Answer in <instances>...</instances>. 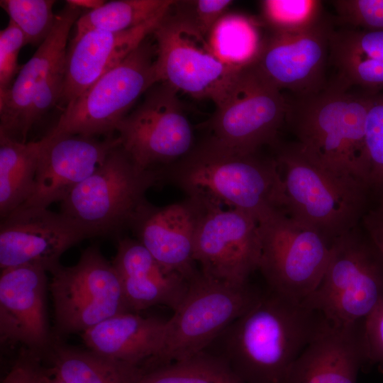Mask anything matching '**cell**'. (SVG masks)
<instances>
[{
	"label": "cell",
	"mask_w": 383,
	"mask_h": 383,
	"mask_svg": "<svg viewBox=\"0 0 383 383\" xmlns=\"http://www.w3.org/2000/svg\"><path fill=\"white\" fill-rule=\"evenodd\" d=\"M53 0H1L0 5L23 33L28 44L39 45L52 30Z\"/></svg>",
	"instance_id": "cell-31"
},
{
	"label": "cell",
	"mask_w": 383,
	"mask_h": 383,
	"mask_svg": "<svg viewBox=\"0 0 383 383\" xmlns=\"http://www.w3.org/2000/svg\"><path fill=\"white\" fill-rule=\"evenodd\" d=\"M50 370H45L40 355L25 348L1 383H45Z\"/></svg>",
	"instance_id": "cell-38"
},
{
	"label": "cell",
	"mask_w": 383,
	"mask_h": 383,
	"mask_svg": "<svg viewBox=\"0 0 383 383\" xmlns=\"http://www.w3.org/2000/svg\"><path fill=\"white\" fill-rule=\"evenodd\" d=\"M262 23L242 14L226 13L207 38L213 54L223 62L243 68L257 60L265 38L261 36Z\"/></svg>",
	"instance_id": "cell-27"
},
{
	"label": "cell",
	"mask_w": 383,
	"mask_h": 383,
	"mask_svg": "<svg viewBox=\"0 0 383 383\" xmlns=\"http://www.w3.org/2000/svg\"><path fill=\"white\" fill-rule=\"evenodd\" d=\"M323 321L303 302L270 291L216 338L219 356L243 383H284Z\"/></svg>",
	"instance_id": "cell-2"
},
{
	"label": "cell",
	"mask_w": 383,
	"mask_h": 383,
	"mask_svg": "<svg viewBox=\"0 0 383 383\" xmlns=\"http://www.w3.org/2000/svg\"><path fill=\"white\" fill-rule=\"evenodd\" d=\"M112 263L130 312L157 305L174 311L188 290L189 281L184 276L163 266L136 239H119Z\"/></svg>",
	"instance_id": "cell-23"
},
{
	"label": "cell",
	"mask_w": 383,
	"mask_h": 383,
	"mask_svg": "<svg viewBox=\"0 0 383 383\" xmlns=\"http://www.w3.org/2000/svg\"><path fill=\"white\" fill-rule=\"evenodd\" d=\"M201 202L204 211L194 243L201 272L234 284L249 283L260 262L258 222L244 211Z\"/></svg>",
	"instance_id": "cell-15"
},
{
	"label": "cell",
	"mask_w": 383,
	"mask_h": 383,
	"mask_svg": "<svg viewBox=\"0 0 383 383\" xmlns=\"http://www.w3.org/2000/svg\"><path fill=\"white\" fill-rule=\"evenodd\" d=\"M173 0H117L82 14L76 22V34L89 30H126L165 14Z\"/></svg>",
	"instance_id": "cell-28"
},
{
	"label": "cell",
	"mask_w": 383,
	"mask_h": 383,
	"mask_svg": "<svg viewBox=\"0 0 383 383\" xmlns=\"http://www.w3.org/2000/svg\"><path fill=\"white\" fill-rule=\"evenodd\" d=\"M338 71L336 83L349 89L359 86L375 92L383 87V60L346 57L332 60Z\"/></svg>",
	"instance_id": "cell-35"
},
{
	"label": "cell",
	"mask_w": 383,
	"mask_h": 383,
	"mask_svg": "<svg viewBox=\"0 0 383 383\" xmlns=\"http://www.w3.org/2000/svg\"><path fill=\"white\" fill-rule=\"evenodd\" d=\"M206 123L208 138L243 152L274 147L286 123L289 99L255 65L239 70Z\"/></svg>",
	"instance_id": "cell-10"
},
{
	"label": "cell",
	"mask_w": 383,
	"mask_h": 383,
	"mask_svg": "<svg viewBox=\"0 0 383 383\" xmlns=\"http://www.w3.org/2000/svg\"><path fill=\"white\" fill-rule=\"evenodd\" d=\"M152 43L148 37L122 62L65 108L50 132L96 138L113 135L140 96L160 82Z\"/></svg>",
	"instance_id": "cell-9"
},
{
	"label": "cell",
	"mask_w": 383,
	"mask_h": 383,
	"mask_svg": "<svg viewBox=\"0 0 383 383\" xmlns=\"http://www.w3.org/2000/svg\"><path fill=\"white\" fill-rule=\"evenodd\" d=\"M362 324L339 326L324 319L284 383H356L365 360Z\"/></svg>",
	"instance_id": "cell-22"
},
{
	"label": "cell",
	"mask_w": 383,
	"mask_h": 383,
	"mask_svg": "<svg viewBox=\"0 0 383 383\" xmlns=\"http://www.w3.org/2000/svg\"><path fill=\"white\" fill-rule=\"evenodd\" d=\"M41 142L34 189L20 207L48 208L54 202H61L121 144L118 136L99 140L50 131Z\"/></svg>",
	"instance_id": "cell-17"
},
{
	"label": "cell",
	"mask_w": 383,
	"mask_h": 383,
	"mask_svg": "<svg viewBox=\"0 0 383 383\" xmlns=\"http://www.w3.org/2000/svg\"><path fill=\"white\" fill-rule=\"evenodd\" d=\"M50 372L64 383H136L145 370L133 365L82 350L53 343L49 350Z\"/></svg>",
	"instance_id": "cell-25"
},
{
	"label": "cell",
	"mask_w": 383,
	"mask_h": 383,
	"mask_svg": "<svg viewBox=\"0 0 383 383\" xmlns=\"http://www.w3.org/2000/svg\"><path fill=\"white\" fill-rule=\"evenodd\" d=\"M26 44L22 30L9 20L7 26L0 31V94L10 89L21 70L18 57Z\"/></svg>",
	"instance_id": "cell-37"
},
{
	"label": "cell",
	"mask_w": 383,
	"mask_h": 383,
	"mask_svg": "<svg viewBox=\"0 0 383 383\" xmlns=\"http://www.w3.org/2000/svg\"><path fill=\"white\" fill-rule=\"evenodd\" d=\"M166 321L125 312L82 333L88 349L119 361L141 366L158 353Z\"/></svg>",
	"instance_id": "cell-24"
},
{
	"label": "cell",
	"mask_w": 383,
	"mask_h": 383,
	"mask_svg": "<svg viewBox=\"0 0 383 383\" xmlns=\"http://www.w3.org/2000/svg\"><path fill=\"white\" fill-rule=\"evenodd\" d=\"M166 13L126 30H89L75 35L67 52L59 104L66 108L101 76L122 62L152 35Z\"/></svg>",
	"instance_id": "cell-21"
},
{
	"label": "cell",
	"mask_w": 383,
	"mask_h": 383,
	"mask_svg": "<svg viewBox=\"0 0 383 383\" xmlns=\"http://www.w3.org/2000/svg\"><path fill=\"white\" fill-rule=\"evenodd\" d=\"M45 383H64V382L57 376L53 374L50 372V374L47 378Z\"/></svg>",
	"instance_id": "cell-42"
},
{
	"label": "cell",
	"mask_w": 383,
	"mask_h": 383,
	"mask_svg": "<svg viewBox=\"0 0 383 383\" xmlns=\"http://www.w3.org/2000/svg\"><path fill=\"white\" fill-rule=\"evenodd\" d=\"M382 301L383 257L358 225L333 243L323 278L303 303L328 322L350 326Z\"/></svg>",
	"instance_id": "cell-5"
},
{
	"label": "cell",
	"mask_w": 383,
	"mask_h": 383,
	"mask_svg": "<svg viewBox=\"0 0 383 383\" xmlns=\"http://www.w3.org/2000/svg\"><path fill=\"white\" fill-rule=\"evenodd\" d=\"M362 338L365 360L383 362V301L362 322Z\"/></svg>",
	"instance_id": "cell-39"
},
{
	"label": "cell",
	"mask_w": 383,
	"mask_h": 383,
	"mask_svg": "<svg viewBox=\"0 0 383 383\" xmlns=\"http://www.w3.org/2000/svg\"><path fill=\"white\" fill-rule=\"evenodd\" d=\"M66 3L80 9L93 11L101 7L106 1L104 0H67Z\"/></svg>",
	"instance_id": "cell-41"
},
{
	"label": "cell",
	"mask_w": 383,
	"mask_h": 383,
	"mask_svg": "<svg viewBox=\"0 0 383 383\" xmlns=\"http://www.w3.org/2000/svg\"><path fill=\"white\" fill-rule=\"evenodd\" d=\"M262 294L249 283L234 284L202 274L189 280L185 296L166 321L157 355L146 370L204 351L234 321L250 309Z\"/></svg>",
	"instance_id": "cell-6"
},
{
	"label": "cell",
	"mask_w": 383,
	"mask_h": 383,
	"mask_svg": "<svg viewBox=\"0 0 383 383\" xmlns=\"http://www.w3.org/2000/svg\"><path fill=\"white\" fill-rule=\"evenodd\" d=\"M274 148L288 216L317 231L331 245L361 223L370 189L366 184L328 172L296 142Z\"/></svg>",
	"instance_id": "cell-4"
},
{
	"label": "cell",
	"mask_w": 383,
	"mask_h": 383,
	"mask_svg": "<svg viewBox=\"0 0 383 383\" xmlns=\"http://www.w3.org/2000/svg\"><path fill=\"white\" fill-rule=\"evenodd\" d=\"M152 35L160 82L196 99L217 104L241 69L219 60L207 40L174 17L170 9Z\"/></svg>",
	"instance_id": "cell-14"
},
{
	"label": "cell",
	"mask_w": 383,
	"mask_h": 383,
	"mask_svg": "<svg viewBox=\"0 0 383 383\" xmlns=\"http://www.w3.org/2000/svg\"><path fill=\"white\" fill-rule=\"evenodd\" d=\"M260 4L262 23L271 33L302 32L323 19L321 1L264 0Z\"/></svg>",
	"instance_id": "cell-30"
},
{
	"label": "cell",
	"mask_w": 383,
	"mask_h": 383,
	"mask_svg": "<svg viewBox=\"0 0 383 383\" xmlns=\"http://www.w3.org/2000/svg\"><path fill=\"white\" fill-rule=\"evenodd\" d=\"M46 270L26 265L1 270L0 337L41 354L52 341L47 314Z\"/></svg>",
	"instance_id": "cell-19"
},
{
	"label": "cell",
	"mask_w": 383,
	"mask_h": 383,
	"mask_svg": "<svg viewBox=\"0 0 383 383\" xmlns=\"http://www.w3.org/2000/svg\"><path fill=\"white\" fill-rule=\"evenodd\" d=\"M259 269L270 291L303 302L318 287L332 245L317 231L280 212L260 222Z\"/></svg>",
	"instance_id": "cell-11"
},
{
	"label": "cell",
	"mask_w": 383,
	"mask_h": 383,
	"mask_svg": "<svg viewBox=\"0 0 383 383\" xmlns=\"http://www.w3.org/2000/svg\"><path fill=\"white\" fill-rule=\"evenodd\" d=\"M365 147L368 185L383 191V93L370 92Z\"/></svg>",
	"instance_id": "cell-33"
},
{
	"label": "cell",
	"mask_w": 383,
	"mask_h": 383,
	"mask_svg": "<svg viewBox=\"0 0 383 383\" xmlns=\"http://www.w3.org/2000/svg\"><path fill=\"white\" fill-rule=\"evenodd\" d=\"M82 9L66 3L56 15L52 30L16 77L11 87L0 94V133L26 143L32 128L62 96L67 44L72 26Z\"/></svg>",
	"instance_id": "cell-8"
},
{
	"label": "cell",
	"mask_w": 383,
	"mask_h": 383,
	"mask_svg": "<svg viewBox=\"0 0 383 383\" xmlns=\"http://www.w3.org/2000/svg\"><path fill=\"white\" fill-rule=\"evenodd\" d=\"M332 29L324 18L313 28L296 33H271L254 63L278 89L294 96L323 89Z\"/></svg>",
	"instance_id": "cell-18"
},
{
	"label": "cell",
	"mask_w": 383,
	"mask_h": 383,
	"mask_svg": "<svg viewBox=\"0 0 383 383\" xmlns=\"http://www.w3.org/2000/svg\"><path fill=\"white\" fill-rule=\"evenodd\" d=\"M338 20L351 28L383 30V0L331 1Z\"/></svg>",
	"instance_id": "cell-36"
},
{
	"label": "cell",
	"mask_w": 383,
	"mask_h": 383,
	"mask_svg": "<svg viewBox=\"0 0 383 383\" xmlns=\"http://www.w3.org/2000/svg\"><path fill=\"white\" fill-rule=\"evenodd\" d=\"M361 223L383 257V199L376 207L367 211Z\"/></svg>",
	"instance_id": "cell-40"
},
{
	"label": "cell",
	"mask_w": 383,
	"mask_h": 383,
	"mask_svg": "<svg viewBox=\"0 0 383 383\" xmlns=\"http://www.w3.org/2000/svg\"><path fill=\"white\" fill-rule=\"evenodd\" d=\"M369 101L370 92L352 93L335 82L315 94L289 100L286 123L312 161L370 188L365 147Z\"/></svg>",
	"instance_id": "cell-3"
},
{
	"label": "cell",
	"mask_w": 383,
	"mask_h": 383,
	"mask_svg": "<svg viewBox=\"0 0 383 383\" xmlns=\"http://www.w3.org/2000/svg\"><path fill=\"white\" fill-rule=\"evenodd\" d=\"M41 139L23 143L0 133V215L23 205L35 186Z\"/></svg>",
	"instance_id": "cell-26"
},
{
	"label": "cell",
	"mask_w": 383,
	"mask_h": 383,
	"mask_svg": "<svg viewBox=\"0 0 383 383\" xmlns=\"http://www.w3.org/2000/svg\"><path fill=\"white\" fill-rule=\"evenodd\" d=\"M50 274L55 326L60 335L82 333L130 312L119 274L97 245L86 248L75 265H60Z\"/></svg>",
	"instance_id": "cell-12"
},
{
	"label": "cell",
	"mask_w": 383,
	"mask_h": 383,
	"mask_svg": "<svg viewBox=\"0 0 383 383\" xmlns=\"http://www.w3.org/2000/svg\"><path fill=\"white\" fill-rule=\"evenodd\" d=\"M331 59L363 57L383 60V30L343 28L332 30Z\"/></svg>",
	"instance_id": "cell-32"
},
{
	"label": "cell",
	"mask_w": 383,
	"mask_h": 383,
	"mask_svg": "<svg viewBox=\"0 0 383 383\" xmlns=\"http://www.w3.org/2000/svg\"><path fill=\"white\" fill-rule=\"evenodd\" d=\"M87 238L86 232L61 212L19 207L1 219V270L33 265L51 272L65 251Z\"/></svg>",
	"instance_id": "cell-16"
},
{
	"label": "cell",
	"mask_w": 383,
	"mask_h": 383,
	"mask_svg": "<svg viewBox=\"0 0 383 383\" xmlns=\"http://www.w3.org/2000/svg\"><path fill=\"white\" fill-rule=\"evenodd\" d=\"M188 197L235 209L258 223L286 211V199L274 155L243 152L206 138L184 157L159 170Z\"/></svg>",
	"instance_id": "cell-1"
},
{
	"label": "cell",
	"mask_w": 383,
	"mask_h": 383,
	"mask_svg": "<svg viewBox=\"0 0 383 383\" xmlns=\"http://www.w3.org/2000/svg\"><path fill=\"white\" fill-rule=\"evenodd\" d=\"M204 211V204L189 197L165 206H154L146 200L128 227L159 262L189 281L198 272L194 243Z\"/></svg>",
	"instance_id": "cell-20"
},
{
	"label": "cell",
	"mask_w": 383,
	"mask_h": 383,
	"mask_svg": "<svg viewBox=\"0 0 383 383\" xmlns=\"http://www.w3.org/2000/svg\"><path fill=\"white\" fill-rule=\"evenodd\" d=\"M178 92L165 82L155 84L117 126L121 146L142 170H160L194 146L193 129Z\"/></svg>",
	"instance_id": "cell-13"
},
{
	"label": "cell",
	"mask_w": 383,
	"mask_h": 383,
	"mask_svg": "<svg viewBox=\"0 0 383 383\" xmlns=\"http://www.w3.org/2000/svg\"><path fill=\"white\" fill-rule=\"evenodd\" d=\"M160 182L158 170L139 168L120 144L60 202V212L89 238L115 235L129 226L147 191Z\"/></svg>",
	"instance_id": "cell-7"
},
{
	"label": "cell",
	"mask_w": 383,
	"mask_h": 383,
	"mask_svg": "<svg viewBox=\"0 0 383 383\" xmlns=\"http://www.w3.org/2000/svg\"><path fill=\"white\" fill-rule=\"evenodd\" d=\"M233 1H174L170 13L178 20L207 40L218 21L226 14Z\"/></svg>",
	"instance_id": "cell-34"
},
{
	"label": "cell",
	"mask_w": 383,
	"mask_h": 383,
	"mask_svg": "<svg viewBox=\"0 0 383 383\" xmlns=\"http://www.w3.org/2000/svg\"><path fill=\"white\" fill-rule=\"evenodd\" d=\"M236 379L220 356L202 351L147 370L136 383H231Z\"/></svg>",
	"instance_id": "cell-29"
},
{
	"label": "cell",
	"mask_w": 383,
	"mask_h": 383,
	"mask_svg": "<svg viewBox=\"0 0 383 383\" xmlns=\"http://www.w3.org/2000/svg\"><path fill=\"white\" fill-rule=\"evenodd\" d=\"M231 383H243L241 381H240L239 379H236Z\"/></svg>",
	"instance_id": "cell-43"
}]
</instances>
